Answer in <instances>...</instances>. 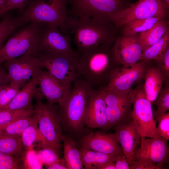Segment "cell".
I'll return each mask as SVG.
<instances>
[{
  "label": "cell",
  "instance_id": "6da1fadb",
  "mask_svg": "<svg viewBox=\"0 0 169 169\" xmlns=\"http://www.w3.org/2000/svg\"><path fill=\"white\" fill-rule=\"evenodd\" d=\"M68 26L78 54L99 45H112L117 37L118 29L113 23L93 18L69 16Z\"/></svg>",
  "mask_w": 169,
  "mask_h": 169
},
{
  "label": "cell",
  "instance_id": "7a4b0ae2",
  "mask_svg": "<svg viewBox=\"0 0 169 169\" xmlns=\"http://www.w3.org/2000/svg\"><path fill=\"white\" fill-rule=\"evenodd\" d=\"M111 46L99 45L77 53L81 75L93 88L104 79L109 81L114 69L110 68L112 62L116 61Z\"/></svg>",
  "mask_w": 169,
  "mask_h": 169
},
{
  "label": "cell",
  "instance_id": "3957f363",
  "mask_svg": "<svg viewBox=\"0 0 169 169\" xmlns=\"http://www.w3.org/2000/svg\"><path fill=\"white\" fill-rule=\"evenodd\" d=\"M69 94L58 110L61 125L73 131H79L84 125L83 118L88 99L94 90L84 78L73 83Z\"/></svg>",
  "mask_w": 169,
  "mask_h": 169
},
{
  "label": "cell",
  "instance_id": "277c9868",
  "mask_svg": "<svg viewBox=\"0 0 169 169\" xmlns=\"http://www.w3.org/2000/svg\"><path fill=\"white\" fill-rule=\"evenodd\" d=\"M131 4L128 0H69V16L86 17L114 24Z\"/></svg>",
  "mask_w": 169,
  "mask_h": 169
},
{
  "label": "cell",
  "instance_id": "5b68a950",
  "mask_svg": "<svg viewBox=\"0 0 169 169\" xmlns=\"http://www.w3.org/2000/svg\"><path fill=\"white\" fill-rule=\"evenodd\" d=\"M42 95L38 89L34 96L36 101L33 115L42 140V144L55 148L59 151L64 136L62 134V125L58 110L53 104L43 102Z\"/></svg>",
  "mask_w": 169,
  "mask_h": 169
},
{
  "label": "cell",
  "instance_id": "8992f818",
  "mask_svg": "<svg viewBox=\"0 0 169 169\" xmlns=\"http://www.w3.org/2000/svg\"><path fill=\"white\" fill-rule=\"evenodd\" d=\"M69 0H35L21 15L28 23H52L56 25L64 33L69 35L68 26Z\"/></svg>",
  "mask_w": 169,
  "mask_h": 169
},
{
  "label": "cell",
  "instance_id": "52a82bcc",
  "mask_svg": "<svg viewBox=\"0 0 169 169\" xmlns=\"http://www.w3.org/2000/svg\"><path fill=\"white\" fill-rule=\"evenodd\" d=\"M29 22L11 35L0 49V64L28 53L36 54L40 31L47 23Z\"/></svg>",
  "mask_w": 169,
  "mask_h": 169
},
{
  "label": "cell",
  "instance_id": "ba28073f",
  "mask_svg": "<svg viewBox=\"0 0 169 169\" xmlns=\"http://www.w3.org/2000/svg\"><path fill=\"white\" fill-rule=\"evenodd\" d=\"M44 68L63 86L71 90L72 83L81 76L78 55L37 53Z\"/></svg>",
  "mask_w": 169,
  "mask_h": 169
},
{
  "label": "cell",
  "instance_id": "9c48e42d",
  "mask_svg": "<svg viewBox=\"0 0 169 169\" xmlns=\"http://www.w3.org/2000/svg\"><path fill=\"white\" fill-rule=\"evenodd\" d=\"M131 114L132 120L141 137H154L156 133V121L155 120L152 104L147 99L143 86L137 87Z\"/></svg>",
  "mask_w": 169,
  "mask_h": 169
},
{
  "label": "cell",
  "instance_id": "30bf717a",
  "mask_svg": "<svg viewBox=\"0 0 169 169\" xmlns=\"http://www.w3.org/2000/svg\"><path fill=\"white\" fill-rule=\"evenodd\" d=\"M169 8L161 0H138L119 16L115 24L118 29L133 21L152 17L166 18Z\"/></svg>",
  "mask_w": 169,
  "mask_h": 169
},
{
  "label": "cell",
  "instance_id": "8fae6325",
  "mask_svg": "<svg viewBox=\"0 0 169 169\" xmlns=\"http://www.w3.org/2000/svg\"><path fill=\"white\" fill-rule=\"evenodd\" d=\"M71 39L69 35L62 32L56 25L46 23L39 33L36 52L78 55L71 46Z\"/></svg>",
  "mask_w": 169,
  "mask_h": 169
},
{
  "label": "cell",
  "instance_id": "7c38bea8",
  "mask_svg": "<svg viewBox=\"0 0 169 169\" xmlns=\"http://www.w3.org/2000/svg\"><path fill=\"white\" fill-rule=\"evenodd\" d=\"M3 64L11 82L18 84L21 88L38 71L44 68L37 54L32 53L7 60Z\"/></svg>",
  "mask_w": 169,
  "mask_h": 169
},
{
  "label": "cell",
  "instance_id": "4fadbf2b",
  "mask_svg": "<svg viewBox=\"0 0 169 169\" xmlns=\"http://www.w3.org/2000/svg\"><path fill=\"white\" fill-rule=\"evenodd\" d=\"M168 140L159 136L154 137H141L134 154V161L151 163L163 169L164 165L169 161Z\"/></svg>",
  "mask_w": 169,
  "mask_h": 169
},
{
  "label": "cell",
  "instance_id": "5bb4252c",
  "mask_svg": "<svg viewBox=\"0 0 169 169\" xmlns=\"http://www.w3.org/2000/svg\"><path fill=\"white\" fill-rule=\"evenodd\" d=\"M146 64L139 61L131 66L115 69L105 87L122 93L130 92L133 84L144 79L147 70Z\"/></svg>",
  "mask_w": 169,
  "mask_h": 169
},
{
  "label": "cell",
  "instance_id": "9a60e30c",
  "mask_svg": "<svg viewBox=\"0 0 169 169\" xmlns=\"http://www.w3.org/2000/svg\"><path fill=\"white\" fill-rule=\"evenodd\" d=\"M139 34L117 37L113 46L117 63L123 67L132 66L139 61L142 52L138 40Z\"/></svg>",
  "mask_w": 169,
  "mask_h": 169
},
{
  "label": "cell",
  "instance_id": "2e32d148",
  "mask_svg": "<svg viewBox=\"0 0 169 169\" xmlns=\"http://www.w3.org/2000/svg\"><path fill=\"white\" fill-rule=\"evenodd\" d=\"M106 107L100 89H94L86 104L83 118L84 124L91 128H107Z\"/></svg>",
  "mask_w": 169,
  "mask_h": 169
},
{
  "label": "cell",
  "instance_id": "e0dca14e",
  "mask_svg": "<svg viewBox=\"0 0 169 169\" xmlns=\"http://www.w3.org/2000/svg\"><path fill=\"white\" fill-rule=\"evenodd\" d=\"M79 141L81 147L88 150L111 154L123 153L115 133L92 132Z\"/></svg>",
  "mask_w": 169,
  "mask_h": 169
},
{
  "label": "cell",
  "instance_id": "ac0fdd59",
  "mask_svg": "<svg viewBox=\"0 0 169 169\" xmlns=\"http://www.w3.org/2000/svg\"><path fill=\"white\" fill-rule=\"evenodd\" d=\"M115 129L123 153L131 165L141 137L131 118L115 125Z\"/></svg>",
  "mask_w": 169,
  "mask_h": 169
},
{
  "label": "cell",
  "instance_id": "d6986e66",
  "mask_svg": "<svg viewBox=\"0 0 169 169\" xmlns=\"http://www.w3.org/2000/svg\"><path fill=\"white\" fill-rule=\"evenodd\" d=\"M34 75L38 78L39 89L48 103H57L59 106L65 101L71 90L62 86L47 71L40 69Z\"/></svg>",
  "mask_w": 169,
  "mask_h": 169
},
{
  "label": "cell",
  "instance_id": "ffe728a7",
  "mask_svg": "<svg viewBox=\"0 0 169 169\" xmlns=\"http://www.w3.org/2000/svg\"><path fill=\"white\" fill-rule=\"evenodd\" d=\"M38 85L37 77L33 76L1 110L33 109L32 100L38 90Z\"/></svg>",
  "mask_w": 169,
  "mask_h": 169
},
{
  "label": "cell",
  "instance_id": "44dd1931",
  "mask_svg": "<svg viewBox=\"0 0 169 169\" xmlns=\"http://www.w3.org/2000/svg\"><path fill=\"white\" fill-rule=\"evenodd\" d=\"M144 79V92L152 105L162 88L163 75L159 68L151 67L147 69Z\"/></svg>",
  "mask_w": 169,
  "mask_h": 169
},
{
  "label": "cell",
  "instance_id": "7402d4cb",
  "mask_svg": "<svg viewBox=\"0 0 169 169\" xmlns=\"http://www.w3.org/2000/svg\"><path fill=\"white\" fill-rule=\"evenodd\" d=\"M169 27L168 21L161 18L148 30L139 34L138 40L142 51L159 41L169 31Z\"/></svg>",
  "mask_w": 169,
  "mask_h": 169
},
{
  "label": "cell",
  "instance_id": "603a6c76",
  "mask_svg": "<svg viewBox=\"0 0 169 169\" xmlns=\"http://www.w3.org/2000/svg\"><path fill=\"white\" fill-rule=\"evenodd\" d=\"M79 149L82 161L86 169H97L102 164L113 161L117 155L109 154L81 147Z\"/></svg>",
  "mask_w": 169,
  "mask_h": 169
},
{
  "label": "cell",
  "instance_id": "cb8c5ba5",
  "mask_svg": "<svg viewBox=\"0 0 169 169\" xmlns=\"http://www.w3.org/2000/svg\"><path fill=\"white\" fill-rule=\"evenodd\" d=\"M27 23L21 15L6 14L0 22V49L6 40Z\"/></svg>",
  "mask_w": 169,
  "mask_h": 169
},
{
  "label": "cell",
  "instance_id": "d4e9b609",
  "mask_svg": "<svg viewBox=\"0 0 169 169\" xmlns=\"http://www.w3.org/2000/svg\"><path fill=\"white\" fill-rule=\"evenodd\" d=\"M64 157L68 169H82L83 165L79 149L71 138L64 136Z\"/></svg>",
  "mask_w": 169,
  "mask_h": 169
},
{
  "label": "cell",
  "instance_id": "484cf974",
  "mask_svg": "<svg viewBox=\"0 0 169 169\" xmlns=\"http://www.w3.org/2000/svg\"><path fill=\"white\" fill-rule=\"evenodd\" d=\"M133 100L115 106H106L107 128H110L131 118V109Z\"/></svg>",
  "mask_w": 169,
  "mask_h": 169
},
{
  "label": "cell",
  "instance_id": "4316f807",
  "mask_svg": "<svg viewBox=\"0 0 169 169\" xmlns=\"http://www.w3.org/2000/svg\"><path fill=\"white\" fill-rule=\"evenodd\" d=\"M0 152L11 155L20 161L24 155L20 136L0 134Z\"/></svg>",
  "mask_w": 169,
  "mask_h": 169
},
{
  "label": "cell",
  "instance_id": "83f0119b",
  "mask_svg": "<svg viewBox=\"0 0 169 169\" xmlns=\"http://www.w3.org/2000/svg\"><path fill=\"white\" fill-rule=\"evenodd\" d=\"M169 31L155 44L142 51L139 61L146 63L154 60L157 61L169 48Z\"/></svg>",
  "mask_w": 169,
  "mask_h": 169
},
{
  "label": "cell",
  "instance_id": "f1b7e54d",
  "mask_svg": "<svg viewBox=\"0 0 169 169\" xmlns=\"http://www.w3.org/2000/svg\"><path fill=\"white\" fill-rule=\"evenodd\" d=\"M107 106H113L133 100L137 87L128 93H122L106 89H100Z\"/></svg>",
  "mask_w": 169,
  "mask_h": 169
},
{
  "label": "cell",
  "instance_id": "f546056e",
  "mask_svg": "<svg viewBox=\"0 0 169 169\" xmlns=\"http://www.w3.org/2000/svg\"><path fill=\"white\" fill-rule=\"evenodd\" d=\"M161 18H164L160 17H152L138 19L130 22L121 27L123 34L134 35L139 34L148 30Z\"/></svg>",
  "mask_w": 169,
  "mask_h": 169
},
{
  "label": "cell",
  "instance_id": "4dcf8cb0",
  "mask_svg": "<svg viewBox=\"0 0 169 169\" xmlns=\"http://www.w3.org/2000/svg\"><path fill=\"white\" fill-rule=\"evenodd\" d=\"M35 120L33 115L18 118L0 129V134L20 136L24 131Z\"/></svg>",
  "mask_w": 169,
  "mask_h": 169
},
{
  "label": "cell",
  "instance_id": "1f68e13d",
  "mask_svg": "<svg viewBox=\"0 0 169 169\" xmlns=\"http://www.w3.org/2000/svg\"><path fill=\"white\" fill-rule=\"evenodd\" d=\"M20 138L23 149L26 151L31 150L38 139L40 138L42 142L36 120L24 131Z\"/></svg>",
  "mask_w": 169,
  "mask_h": 169
},
{
  "label": "cell",
  "instance_id": "d6a6232c",
  "mask_svg": "<svg viewBox=\"0 0 169 169\" xmlns=\"http://www.w3.org/2000/svg\"><path fill=\"white\" fill-rule=\"evenodd\" d=\"M39 146L40 149L37 153V156L45 166L55 163L60 159L59 151L55 148L43 144H40Z\"/></svg>",
  "mask_w": 169,
  "mask_h": 169
},
{
  "label": "cell",
  "instance_id": "836d02e7",
  "mask_svg": "<svg viewBox=\"0 0 169 169\" xmlns=\"http://www.w3.org/2000/svg\"><path fill=\"white\" fill-rule=\"evenodd\" d=\"M21 88L18 84L11 82L0 89V111L10 102Z\"/></svg>",
  "mask_w": 169,
  "mask_h": 169
},
{
  "label": "cell",
  "instance_id": "e575fe53",
  "mask_svg": "<svg viewBox=\"0 0 169 169\" xmlns=\"http://www.w3.org/2000/svg\"><path fill=\"white\" fill-rule=\"evenodd\" d=\"M154 104L157 107L156 118L169 110V87L168 84L161 88Z\"/></svg>",
  "mask_w": 169,
  "mask_h": 169
},
{
  "label": "cell",
  "instance_id": "d590c367",
  "mask_svg": "<svg viewBox=\"0 0 169 169\" xmlns=\"http://www.w3.org/2000/svg\"><path fill=\"white\" fill-rule=\"evenodd\" d=\"M28 114V111L24 110L0 111V129L18 118L27 116Z\"/></svg>",
  "mask_w": 169,
  "mask_h": 169
},
{
  "label": "cell",
  "instance_id": "8d00e7d4",
  "mask_svg": "<svg viewBox=\"0 0 169 169\" xmlns=\"http://www.w3.org/2000/svg\"><path fill=\"white\" fill-rule=\"evenodd\" d=\"M158 125L156 128V134L168 140L169 139V113L161 114L156 118Z\"/></svg>",
  "mask_w": 169,
  "mask_h": 169
},
{
  "label": "cell",
  "instance_id": "74e56055",
  "mask_svg": "<svg viewBox=\"0 0 169 169\" xmlns=\"http://www.w3.org/2000/svg\"><path fill=\"white\" fill-rule=\"evenodd\" d=\"M35 0H8L0 12V16L8 11L17 9L22 12L30 3Z\"/></svg>",
  "mask_w": 169,
  "mask_h": 169
},
{
  "label": "cell",
  "instance_id": "f35d334b",
  "mask_svg": "<svg viewBox=\"0 0 169 169\" xmlns=\"http://www.w3.org/2000/svg\"><path fill=\"white\" fill-rule=\"evenodd\" d=\"M16 160L13 156L0 152V169H11L15 166Z\"/></svg>",
  "mask_w": 169,
  "mask_h": 169
},
{
  "label": "cell",
  "instance_id": "ab89813d",
  "mask_svg": "<svg viewBox=\"0 0 169 169\" xmlns=\"http://www.w3.org/2000/svg\"><path fill=\"white\" fill-rule=\"evenodd\" d=\"M115 162V169H131V164L124 153L117 155Z\"/></svg>",
  "mask_w": 169,
  "mask_h": 169
},
{
  "label": "cell",
  "instance_id": "60d3db41",
  "mask_svg": "<svg viewBox=\"0 0 169 169\" xmlns=\"http://www.w3.org/2000/svg\"><path fill=\"white\" fill-rule=\"evenodd\" d=\"M131 169H161L157 166L151 163L134 161L131 166Z\"/></svg>",
  "mask_w": 169,
  "mask_h": 169
},
{
  "label": "cell",
  "instance_id": "b9f144b4",
  "mask_svg": "<svg viewBox=\"0 0 169 169\" xmlns=\"http://www.w3.org/2000/svg\"><path fill=\"white\" fill-rule=\"evenodd\" d=\"M156 61L161 64L165 75L168 76L169 73V48L165 51L163 56Z\"/></svg>",
  "mask_w": 169,
  "mask_h": 169
},
{
  "label": "cell",
  "instance_id": "7bdbcfd3",
  "mask_svg": "<svg viewBox=\"0 0 169 169\" xmlns=\"http://www.w3.org/2000/svg\"><path fill=\"white\" fill-rule=\"evenodd\" d=\"M10 82L6 69L3 65L0 64V89Z\"/></svg>",
  "mask_w": 169,
  "mask_h": 169
},
{
  "label": "cell",
  "instance_id": "ee69618b",
  "mask_svg": "<svg viewBox=\"0 0 169 169\" xmlns=\"http://www.w3.org/2000/svg\"><path fill=\"white\" fill-rule=\"evenodd\" d=\"M45 167L48 169H68L67 164L63 158H60L58 161Z\"/></svg>",
  "mask_w": 169,
  "mask_h": 169
},
{
  "label": "cell",
  "instance_id": "f6af8a7d",
  "mask_svg": "<svg viewBox=\"0 0 169 169\" xmlns=\"http://www.w3.org/2000/svg\"><path fill=\"white\" fill-rule=\"evenodd\" d=\"M97 169H115V161H111L105 162L100 165Z\"/></svg>",
  "mask_w": 169,
  "mask_h": 169
},
{
  "label": "cell",
  "instance_id": "bcb514c9",
  "mask_svg": "<svg viewBox=\"0 0 169 169\" xmlns=\"http://www.w3.org/2000/svg\"><path fill=\"white\" fill-rule=\"evenodd\" d=\"M8 0H0V12L7 3Z\"/></svg>",
  "mask_w": 169,
  "mask_h": 169
},
{
  "label": "cell",
  "instance_id": "7dc6e473",
  "mask_svg": "<svg viewBox=\"0 0 169 169\" xmlns=\"http://www.w3.org/2000/svg\"><path fill=\"white\" fill-rule=\"evenodd\" d=\"M169 8V0H161Z\"/></svg>",
  "mask_w": 169,
  "mask_h": 169
}]
</instances>
